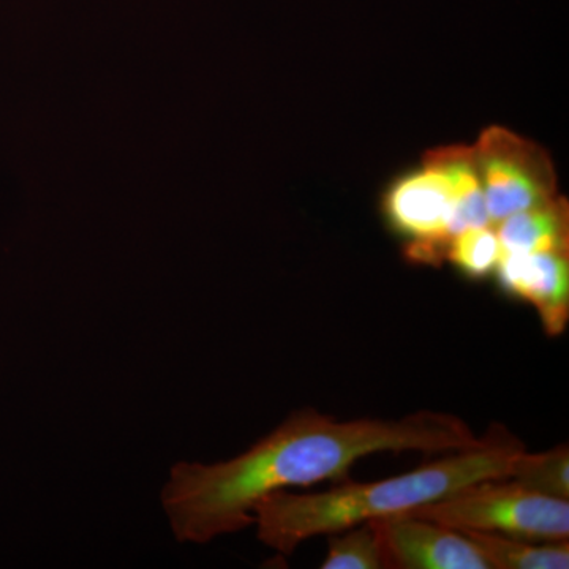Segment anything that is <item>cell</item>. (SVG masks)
Segmentation results:
<instances>
[{
    "label": "cell",
    "instance_id": "obj_13",
    "mask_svg": "<svg viewBox=\"0 0 569 569\" xmlns=\"http://www.w3.org/2000/svg\"><path fill=\"white\" fill-rule=\"evenodd\" d=\"M501 246L496 228H470L449 241L445 261L455 264L471 279H485L496 271Z\"/></svg>",
    "mask_w": 569,
    "mask_h": 569
},
{
    "label": "cell",
    "instance_id": "obj_4",
    "mask_svg": "<svg viewBox=\"0 0 569 569\" xmlns=\"http://www.w3.org/2000/svg\"><path fill=\"white\" fill-rule=\"evenodd\" d=\"M490 224L559 197V181L548 151L520 134L492 126L473 146Z\"/></svg>",
    "mask_w": 569,
    "mask_h": 569
},
{
    "label": "cell",
    "instance_id": "obj_7",
    "mask_svg": "<svg viewBox=\"0 0 569 569\" xmlns=\"http://www.w3.org/2000/svg\"><path fill=\"white\" fill-rule=\"evenodd\" d=\"M496 271L507 293L537 309L546 335H563L569 321V252H501Z\"/></svg>",
    "mask_w": 569,
    "mask_h": 569
},
{
    "label": "cell",
    "instance_id": "obj_2",
    "mask_svg": "<svg viewBox=\"0 0 569 569\" xmlns=\"http://www.w3.org/2000/svg\"><path fill=\"white\" fill-rule=\"evenodd\" d=\"M522 441L490 426L473 447L376 482H351L316 493H269L254 507L258 538L283 556L306 539L332 535L387 516L407 515L489 479H508Z\"/></svg>",
    "mask_w": 569,
    "mask_h": 569
},
{
    "label": "cell",
    "instance_id": "obj_10",
    "mask_svg": "<svg viewBox=\"0 0 569 569\" xmlns=\"http://www.w3.org/2000/svg\"><path fill=\"white\" fill-rule=\"evenodd\" d=\"M470 538L490 569H567L568 541H531V539L488 533V531L459 530Z\"/></svg>",
    "mask_w": 569,
    "mask_h": 569
},
{
    "label": "cell",
    "instance_id": "obj_9",
    "mask_svg": "<svg viewBox=\"0 0 569 569\" xmlns=\"http://www.w3.org/2000/svg\"><path fill=\"white\" fill-rule=\"evenodd\" d=\"M422 160L433 164L447 176L455 190L456 211L451 227L452 238L470 228L492 227L473 146H441L427 152Z\"/></svg>",
    "mask_w": 569,
    "mask_h": 569
},
{
    "label": "cell",
    "instance_id": "obj_11",
    "mask_svg": "<svg viewBox=\"0 0 569 569\" xmlns=\"http://www.w3.org/2000/svg\"><path fill=\"white\" fill-rule=\"evenodd\" d=\"M508 479L541 496L569 500V449L561 445L530 455L523 449L512 462Z\"/></svg>",
    "mask_w": 569,
    "mask_h": 569
},
{
    "label": "cell",
    "instance_id": "obj_3",
    "mask_svg": "<svg viewBox=\"0 0 569 569\" xmlns=\"http://www.w3.org/2000/svg\"><path fill=\"white\" fill-rule=\"evenodd\" d=\"M408 515L436 520L449 529L488 531L531 541L569 538V501L541 496L512 479L477 482Z\"/></svg>",
    "mask_w": 569,
    "mask_h": 569
},
{
    "label": "cell",
    "instance_id": "obj_6",
    "mask_svg": "<svg viewBox=\"0 0 569 569\" xmlns=\"http://www.w3.org/2000/svg\"><path fill=\"white\" fill-rule=\"evenodd\" d=\"M383 545L388 568L490 569L477 546L462 531L413 515L369 520Z\"/></svg>",
    "mask_w": 569,
    "mask_h": 569
},
{
    "label": "cell",
    "instance_id": "obj_5",
    "mask_svg": "<svg viewBox=\"0 0 569 569\" xmlns=\"http://www.w3.org/2000/svg\"><path fill=\"white\" fill-rule=\"evenodd\" d=\"M383 211L389 224L408 239L406 257L417 264L438 266L447 257L451 241L456 194L447 176L422 160L389 187Z\"/></svg>",
    "mask_w": 569,
    "mask_h": 569
},
{
    "label": "cell",
    "instance_id": "obj_1",
    "mask_svg": "<svg viewBox=\"0 0 569 569\" xmlns=\"http://www.w3.org/2000/svg\"><path fill=\"white\" fill-rule=\"evenodd\" d=\"M479 437L466 421L422 410L400 419L337 421L317 410L296 411L274 432L228 462H181L163 489V508L178 541L208 542L254 523L269 493L346 477L377 452H455Z\"/></svg>",
    "mask_w": 569,
    "mask_h": 569
},
{
    "label": "cell",
    "instance_id": "obj_12",
    "mask_svg": "<svg viewBox=\"0 0 569 569\" xmlns=\"http://www.w3.org/2000/svg\"><path fill=\"white\" fill-rule=\"evenodd\" d=\"M329 552L325 569H385L388 568L380 535L372 522L329 535Z\"/></svg>",
    "mask_w": 569,
    "mask_h": 569
},
{
    "label": "cell",
    "instance_id": "obj_8",
    "mask_svg": "<svg viewBox=\"0 0 569 569\" xmlns=\"http://www.w3.org/2000/svg\"><path fill=\"white\" fill-rule=\"evenodd\" d=\"M503 253L569 252V206L559 197L515 213L496 227Z\"/></svg>",
    "mask_w": 569,
    "mask_h": 569
}]
</instances>
